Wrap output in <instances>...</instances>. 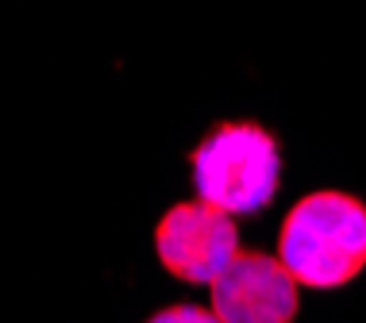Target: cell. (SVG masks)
I'll return each instance as SVG.
<instances>
[{
  "label": "cell",
  "instance_id": "obj_1",
  "mask_svg": "<svg viewBox=\"0 0 366 323\" xmlns=\"http://www.w3.org/2000/svg\"><path fill=\"white\" fill-rule=\"evenodd\" d=\"M278 258L297 285L332 292L366 270V200L343 189H316L285 212Z\"/></svg>",
  "mask_w": 366,
  "mask_h": 323
},
{
  "label": "cell",
  "instance_id": "obj_2",
  "mask_svg": "<svg viewBox=\"0 0 366 323\" xmlns=\"http://www.w3.org/2000/svg\"><path fill=\"white\" fill-rule=\"evenodd\" d=\"M197 197L212 208L254 215L282 189V139L254 120H224L189 150Z\"/></svg>",
  "mask_w": 366,
  "mask_h": 323
},
{
  "label": "cell",
  "instance_id": "obj_3",
  "mask_svg": "<svg viewBox=\"0 0 366 323\" xmlns=\"http://www.w3.org/2000/svg\"><path fill=\"white\" fill-rule=\"evenodd\" d=\"M154 250L166 273L185 285H212L239 254L235 220L204 200H182L158 220Z\"/></svg>",
  "mask_w": 366,
  "mask_h": 323
},
{
  "label": "cell",
  "instance_id": "obj_4",
  "mask_svg": "<svg viewBox=\"0 0 366 323\" xmlns=\"http://www.w3.org/2000/svg\"><path fill=\"white\" fill-rule=\"evenodd\" d=\"M209 297L220 323H293L301 308V285L266 250H239L209 285Z\"/></svg>",
  "mask_w": 366,
  "mask_h": 323
},
{
  "label": "cell",
  "instance_id": "obj_5",
  "mask_svg": "<svg viewBox=\"0 0 366 323\" xmlns=\"http://www.w3.org/2000/svg\"><path fill=\"white\" fill-rule=\"evenodd\" d=\"M147 323H220V319L212 316V308H201V304H170L154 312Z\"/></svg>",
  "mask_w": 366,
  "mask_h": 323
}]
</instances>
